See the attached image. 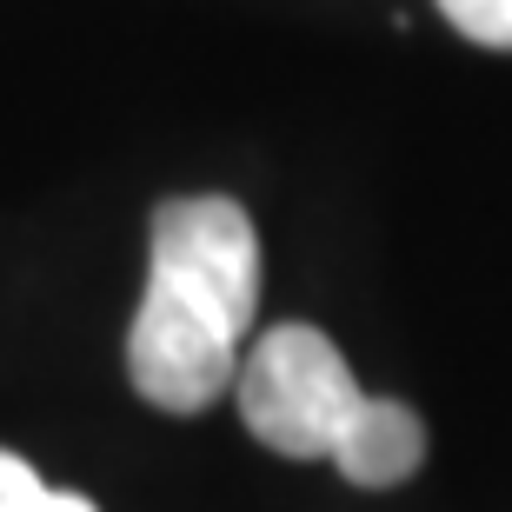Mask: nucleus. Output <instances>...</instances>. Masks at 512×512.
<instances>
[{
  "mask_svg": "<svg viewBox=\"0 0 512 512\" xmlns=\"http://www.w3.org/2000/svg\"><path fill=\"white\" fill-rule=\"evenodd\" d=\"M253 306H260V240L240 200L187 193L153 207L147 293L127 326V380L160 413H207L240 373Z\"/></svg>",
  "mask_w": 512,
  "mask_h": 512,
  "instance_id": "f257e3e1",
  "label": "nucleus"
},
{
  "mask_svg": "<svg viewBox=\"0 0 512 512\" xmlns=\"http://www.w3.org/2000/svg\"><path fill=\"white\" fill-rule=\"evenodd\" d=\"M240 393V419L266 453L280 459H333L353 433V419L366 413L360 380L320 326H266L253 353L233 373Z\"/></svg>",
  "mask_w": 512,
  "mask_h": 512,
  "instance_id": "f03ea898",
  "label": "nucleus"
},
{
  "mask_svg": "<svg viewBox=\"0 0 512 512\" xmlns=\"http://www.w3.org/2000/svg\"><path fill=\"white\" fill-rule=\"evenodd\" d=\"M419 459H426V419L406 399H366V413L353 419L333 466L353 486H399V479L419 473Z\"/></svg>",
  "mask_w": 512,
  "mask_h": 512,
  "instance_id": "7ed1b4c3",
  "label": "nucleus"
},
{
  "mask_svg": "<svg viewBox=\"0 0 512 512\" xmlns=\"http://www.w3.org/2000/svg\"><path fill=\"white\" fill-rule=\"evenodd\" d=\"M0 512H100V506L80 499V493L47 486L20 453H0Z\"/></svg>",
  "mask_w": 512,
  "mask_h": 512,
  "instance_id": "20e7f679",
  "label": "nucleus"
},
{
  "mask_svg": "<svg viewBox=\"0 0 512 512\" xmlns=\"http://www.w3.org/2000/svg\"><path fill=\"white\" fill-rule=\"evenodd\" d=\"M439 14L453 20L466 40H479V47H499V54H512V0H433Z\"/></svg>",
  "mask_w": 512,
  "mask_h": 512,
  "instance_id": "39448f33",
  "label": "nucleus"
}]
</instances>
